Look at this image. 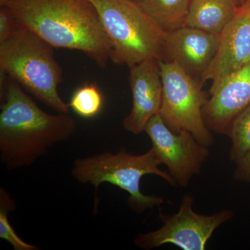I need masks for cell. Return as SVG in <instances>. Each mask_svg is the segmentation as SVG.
Wrapping results in <instances>:
<instances>
[{
    "mask_svg": "<svg viewBox=\"0 0 250 250\" xmlns=\"http://www.w3.org/2000/svg\"><path fill=\"white\" fill-rule=\"evenodd\" d=\"M1 97L0 159L7 170L32 165L76 131V121L69 113L52 115L41 109L11 79L3 83Z\"/></svg>",
    "mask_w": 250,
    "mask_h": 250,
    "instance_id": "6da1fadb",
    "label": "cell"
},
{
    "mask_svg": "<svg viewBox=\"0 0 250 250\" xmlns=\"http://www.w3.org/2000/svg\"><path fill=\"white\" fill-rule=\"evenodd\" d=\"M3 6L52 47L83 52L101 68L107 66L111 44L90 0H9Z\"/></svg>",
    "mask_w": 250,
    "mask_h": 250,
    "instance_id": "7a4b0ae2",
    "label": "cell"
},
{
    "mask_svg": "<svg viewBox=\"0 0 250 250\" xmlns=\"http://www.w3.org/2000/svg\"><path fill=\"white\" fill-rule=\"evenodd\" d=\"M52 48L22 27L0 43V70L46 106L59 113H69V104L59 94L63 81L62 70Z\"/></svg>",
    "mask_w": 250,
    "mask_h": 250,
    "instance_id": "3957f363",
    "label": "cell"
},
{
    "mask_svg": "<svg viewBox=\"0 0 250 250\" xmlns=\"http://www.w3.org/2000/svg\"><path fill=\"white\" fill-rule=\"evenodd\" d=\"M161 165L153 147L140 155H134L128 152L126 148L122 147L116 153L104 152L75 159L71 174L80 183L92 184L96 192L104 183L112 184L127 192L129 208L141 214L154 207H161L166 202L162 197L146 195L141 192L140 184L144 176L156 175L172 187H178L169 172L159 168Z\"/></svg>",
    "mask_w": 250,
    "mask_h": 250,
    "instance_id": "277c9868",
    "label": "cell"
},
{
    "mask_svg": "<svg viewBox=\"0 0 250 250\" xmlns=\"http://www.w3.org/2000/svg\"><path fill=\"white\" fill-rule=\"evenodd\" d=\"M111 46V62L130 67L160 61L167 32L131 0H90Z\"/></svg>",
    "mask_w": 250,
    "mask_h": 250,
    "instance_id": "5b68a950",
    "label": "cell"
},
{
    "mask_svg": "<svg viewBox=\"0 0 250 250\" xmlns=\"http://www.w3.org/2000/svg\"><path fill=\"white\" fill-rule=\"evenodd\" d=\"M159 65L163 82L159 116L173 132L188 131L199 142L210 147L215 141L204 121L202 111L208 100L204 85L176 64L159 61Z\"/></svg>",
    "mask_w": 250,
    "mask_h": 250,
    "instance_id": "8992f818",
    "label": "cell"
},
{
    "mask_svg": "<svg viewBox=\"0 0 250 250\" xmlns=\"http://www.w3.org/2000/svg\"><path fill=\"white\" fill-rule=\"evenodd\" d=\"M195 199L184 195L179 211L174 215L159 213L163 225L155 231L141 233L134 243L141 249L150 250L172 244L184 250H205L215 230L234 216L233 210L224 209L212 215H202L192 209Z\"/></svg>",
    "mask_w": 250,
    "mask_h": 250,
    "instance_id": "52a82bcc",
    "label": "cell"
},
{
    "mask_svg": "<svg viewBox=\"0 0 250 250\" xmlns=\"http://www.w3.org/2000/svg\"><path fill=\"white\" fill-rule=\"evenodd\" d=\"M144 132L152 141V147L161 164L167 166L177 186L188 187L192 177L200 173L202 166L210 156L208 147L199 142L188 131L173 132L159 114L148 122Z\"/></svg>",
    "mask_w": 250,
    "mask_h": 250,
    "instance_id": "ba28073f",
    "label": "cell"
},
{
    "mask_svg": "<svg viewBox=\"0 0 250 250\" xmlns=\"http://www.w3.org/2000/svg\"><path fill=\"white\" fill-rule=\"evenodd\" d=\"M250 63V0L237 8L236 14L220 35L218 51L205 82L210 80L209 95L229 77Z\"/></svg>",
    "mask_w": 250,
    "mask_h": 250,
    "instance_id": "9c48e42d",
    "label": "cell"
},
{
    "mask_svg": "<svg viewBox=\"0 0 250 250\" xmlns=\"http://www.w3.org/2000/svg\"><path fill=\"white\" fill-rule=\"evenodd\" d=\"M220 36L196 28L184 27L167 32L160 61L178 65L202 85L214 59Z\"/></svg>",
    "mask_w": 250,
    "mask_h": 250,
    "instance_id": "30bf717a",
    "label": "cell"
},
{
    "mask_svg": "<svg viewBox=\"0 0 250 250\" xmlns=\"http://www.w3.org/2000/svg\"><path fill=\"white\" fill-rule=\"evenodd\" d=\"M129 85L132 93L131 111L123 122L128 132H144L148 122L159 114L162 104L163 82L159 61L146 60L129 67Z\"/></svg>",
    "mask_w": 250,
    "mask_h": 250,
    "instance_id": "8fae6325",
    "label": "cell"
},
{
    "mask_svg": "<svg viewBox=\"0 0 250 250\" xmlns=\"http://www.w3.org/2000/svg\"><path fill=\"white\" fill-rule=\"evenodd\" d=\"M250 104V63L243 67L210 95L203 108L207 127L229 136L233 120Z\"/></svg>",
    "mask_w": 250,
    "mask_h": 250,
    "instance_id": "7c38bea8",
    "label": "cell"
},
{
    "mask_svg": "<svg viewBox=\"0 0 250 250\" xmlns=\"http://www.w3.org/2000/svg\"><path fill=\"white\" fill-rule=\"evenodd\" d=\"M237 8L230 0H192L186 27L220 36L234 17Z\"/></svg>",
    "mask_w": 250,
    "mask_h": 250,
    "instance_id": "4fadbf2b",
    "label": "cell"
},
{
    "mask_svg": "<svg viewBox=\"0 0 250 250\" xmlns=\"http://www.w3.org/2000/svg\"><path fill=\"white\" fill-rule=\"evenodd\" d=\"M192 0H144L139 3L166 32L186 27Z\"/></svg>",
    "mask_w": 250,
    "mask_h": 250,
    "instance_id": "5bb4252c",
    "label": "cell"
},
{
    "mask_svg": "<svg viewBox=\"0 0 250 250\" xmlns=\"http://www.w3.org/2000/svg\"><path fill=\"white\" fill-rule=\"evenodd\" d=\"M228 137L231 142L229 159L236 163L250 150V104L233 120Z\"/></svg>",
    "mask_w": 250,
    "mask_h": 250,
    "instance_id": "9a60e30c",
    "label": "cell"
},
{
    "mask_svg": "<svg viewBox=\"0 0 250 250\" xmlns=\"http://www.w3.org/2000/svg\"><path fill=\"white\" fill-rule=\"evenodd\" d=\"M16 208V202L3 187L0 188V238L12 246L14 250H39L41 248L29 244L16 234L9 223V215Z\"/></svg>",
    "mask_w": 250,
    "mask_h": 250,
    "instance_id": "2e32d148",
    "label": "cell"
},
{
    "mask_svg": "<svg viewBox=\"0 0 250 250\" xmlns=\"http://www.w3.org/2000/svg\"><path fill=\"white\" fill-rule=\"evenodd\" d=\"M103 103V95L98 87L94 84H85L75 92L69 106L78 116L92 118L101 111Z\"/></svg>",
    "mask_w": 250,
    "mask_h": 250,
    "instance_id": "e0dca14e",
    "label": "cell"
},
{
    "mask_svg": "<svg viewBox=\"0 0 250 250\" xmlns=\"http://www.w3.org/2000/svg\"><path fill=\"white\" fill-rule=\"evenodd\" d=\"M22 27L7 6L0 8V43L10 39Z\"/></svg>",
    "mask_w": 250,
    "mask_h": 250,
    "instance_id": "ac0fdd59",
    "label": "cell"
},
{
    "mask_svg": "<svg viewBox=\"0 0 250 250\" xmlns=\"http://www.w3.org/2000/svg\"><path fill=\"white\" fill-rule=\"evenodd\" d=\"M233 178L238 182H250V150L236 162Z\"/></svg>",
    "mask_w": 250,
    "mask_h": 250,
    "instance_id": "d6986e66",
    "label": "cell"
},
{
    "mask_svg": "<svg viewBox=\"0 0 250 250\" xmlns=\"http://www.w3.org/2000/svg\"><path fill=\"white\" fill-rule=\"evenodd\" d=\"M230 1H232L233 4L236 5L237 7H238V6H241L242 4H244L247 0H230Z\"/></svg>",
    "mask_w": 250,
    "mask_h": 250,
    "instance_id": "ffe728a7",
    "label": "cell"
},
{
    "mask_svg": "<svg viewBox=\"0 0 250 250\" xmlns=\"http://www.w3.org/2000/svg\"><path fill=\"white\" fill-rule=\"evenodd\" d=\"M131 1H136V2L141 3L142 1H144V0H131Z\"/></svg>",
    "mask_w": 250,
    "mask_h": 250,
    "instance_id": "44dd1931",
    "label": "cell"
}]
</instances>
